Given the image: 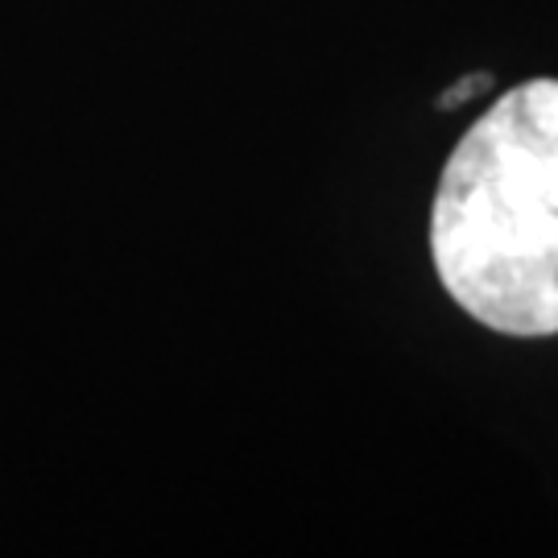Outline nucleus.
Wrapping results in <instances>:
<instances>
[{"mask_svg": "<svg viewBox=\"0 0 558 558\" xmlns=\"http://www.w3.org/2000/svg\"><path fill=\"white\" fill-rule=\"evenodd\" d=\"M430 257L447 294L500 336H558V80L500 96L442 166Z\"/></svg>", "mask_w": 558, "mask_h": 558, "instance_id": "f257e3e1", "label": "nucleus"}, {"mask_svg": "<svg viewBox=\"0 0 558 558\" xmlns=\"http://www.w3.org/2000/svg\"><path fill=\"white\" fill-rule=\"evenodd\" d=\"M480 87H488V75H472V80H463L456 87V92H447L442 96V104H459L463 96H472V92H480Z\"/></svg>", "mask_w": 558, "mask_h": 558, "instance_id": "f03ea898", "label": "nucleus"}]
</instances>
